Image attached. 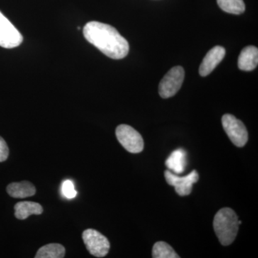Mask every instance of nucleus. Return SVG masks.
<instances>
[{"instance_id":"obj_18","label":"nucleus","mask_w":258,"mask_h":258,"mask_svg":"<svg viewBox=\"0 0 258 258\" xmlns=\"http://www.w3.org/2000/svg\"><path fill=\"white\" fill-rule=\"evenodd\" d=\"M9 156V148L4 139L0 137V162L6 161Z\"/></svg>"},{"instance_id":"obj_8","label":"nucleus","mask_w":258,"mask_h":258,"mask_svg":"<svg viewBox=\"0 0 258 258\" xmlns=\"http://www.w3.org/2000/svg\"><path fill=\"white\" fill-rule=\"evenodd\" d=\"M164 176L166 182L174 186L176 192L181 197L190 195L192 190L193 184L198 182L199 180V174L196 170L191 171L188 175L179 176L172 174L169 169L164 172Z\"/></svg>"},{"instance_id":"obj_2","label":"nucleus","mask_w":258,"mask_h":258,"mask_svg":"<svg viewBox=\"0 0 258 258\" xmlns=\"http://www.w3.org/2000/svg\"><path fill=\"white\" fill-rule=\"evenodd\" d=\"M238 218L230 208H222L214 218L213 227L220 243L230 245L235 240L239 230Z\"/></svg>"},{"instance_id":"obj_16","label":"nucleus","mask_w":258,"mask_h":258,"mask_svg":"<svg viewBox=\"0 0 258 258\" xmlns=\"http://www.w3.org/2000/svg\"><path fill=\"white\" fill-rule=\"evenodd\" d=\"M154 258H179L174 249L169 244L164 242H157L154 244L152 249Z\"/></svg>"},{"instance_id":"obj_14","label":"nucleus","mask_w":258,"mask_h":258,"mask_svg":"<svg viewBox=\"0 0 258 258\" xmlns=\"http://www.w3.org/2000/svg\"><path fill=\"white\" fill-rule=\"evenodd\" d=\"M66 249L62 244L51 243L40 247L35 258H62L64 257Z\"/></svg>"},{"instance_id":"obj_1","label":"nucleus","mask_w":258,"mask_h":258,"mask_svg":"<svg viewBox=\"0 0 258 258\" xmlns=\"http://www.w3.org/2000/svg\"><path fill=\"white\" fill-rule=\"evenodd\" d=\"M83 35L88 42L112 59L119 60L128 55V41L108 24L89 22L83 28Z\"/></svg>"},{"instance_id":"obj_7","label":"nucleus","mask_w":258,"mask_h":258,"mask_svg":"<svg viewBox=\"0 0 258 258\" xmlns=\"http://www.w3.org/2000/svg\"><path fill=\"white\" fill-rule=\"evenodd\" d=\"M23 37L18 29L0 12V46L14 48L23 42Z\"/></svg>"},{"instance_id":"obj_15","label":"nucleus","mask_w":258,"mask_h":258,"mask_svg":"<svg viewBox=\"0 0 258 258\" xmlns=\"http://www.w3.org/2000/svg\"><path fill=\"white\" fill-rule=\"evenodd\" d=\"M219 7L225 13L240 15L245 10L243 0H217Z\"/></svg>"},{"instance_id":"obj_17","label":"nucleus","mask_w":258,"mask_h":258,"mask_svg":"<svg viewBox=\"0 0 258 258\" xmlns=\"http://www.w3.org/2000/svg\"><path fill=\"white\" fill-rule=\"evenodd\" d=\"M62 192L67 199H74L77 195V191L75 189L74 184L71 180H66L62 183Z\"/></svg>"},{"instance_id":"obj_4","label":"nucleus","mask_w":258,"mask_h":258,"mask_svg":"<svg viewBox=\"0 0 258 258\" xmlns=\"http://www.w3.org/2000/svg\"><path fill=\"white\" fill-rule=\"evenodd\" d=\"M222 126L231 142L236 147H242L248 141V133L244 123L234 115L225 114L222 118Z\"/></svg>"},{"instance_id":"obj_9","label":"nucleus","mask_w":258,"mask_h":258,"mask_svg":"<svg viewBox=\"0 0 258 258\" xmlns=\"http://www.w3.org/2000/svg\"><path fill=\"white\" fill-rule=\"evenodd\" d=\"M225 53V49L222 46L214 47L209 51L206 56L204 57L203 62L200 64L199 70L200 76L206 77L209 74H211L214 69L223 60Z\"/></svg>"},{"instance_id":"obj_5","label":"nucleus","mask_w":258,"mask_h":258,"mask_svg":"<svg viewBox=\"0 0 258 258\" xmlns=\"http://www.w3.org/2000/svg\"><path fill=\"white\" fill-rule=\"evenodd\" d=\"M184 70L181 66H176L164 76L159 86L161 98H170L179 91L184 81Z\"/></svg>"},{"instance_id":"obj_11","label":"nucleus","mask_w":258,"mask_h":258,"mask_svg":"<svg viewBox=\"0 0 258 258\" xmlns=\"http://www.w3.org/2000/svg\"><path fill=\"white\" fill-rule=\"evenodd\" d=\"M8 195L13 198H26L33 196L36 193V188L28 181L11 183L7 186Z\"/></svg>"},{"instance_id":"obj_13","label":"nucleus","mask_w":258,"mask_h":258,"mask_svg":"<svg viewBox=\"0 0 258 258\" xmlns=\"http://www.w3.org/2000/svg\"><path fill=\"white\" fill-rule=\"evenodd\" d=\"M166 166L175 174L184 172L186 166V153L184 149H179L171 153L166 159Z\"/></svg>"},{"instance_id":"obj_10","label":"nucleus","mask_w":258,"mask_h":258,"mask_svg":"<svg viewBox=\"0 0 258 258\" xmlns=\"http://www.w3.org/2000/svg\"><path fill=\"white\" fill-rule=\"evenodd\" d=\"M238 68L242 71H251L257 68L258 49L254 46L244 47L238 57Z\"/></svg>"},{"instance_id":"obj_6","label":"nucleus","mask_w":258,"mask_h":258,"mask_svg":"<svg viewBox=\"0 0 258 258\" xmlns=\"http://www.w3.org/2000/svg\"><path fill=\"white\" fill-rule=\"evenodd\" d=\"M83 240L88 252L97 257H103L109 252L110 242L106 237L93 229H88L83 233Z\"/></svg>"},{"instance_id":"obj_12","label":"nucleus","mask_w":258,"mask_h":258,"mask_svg":"<svg viewBox=\"0 0 258 258\" xmlns=\"http://www.w3.org/2000/svg\"><path fill=\"white\" fill-rule=\"evenodd\" d=\"M42 207L34 202H20L15 206V215L18 220H25L32 215H41Z\"/></svg>"},{"instance_id":"obj_3","label":"nucleus","mask_w":258,"mask_h":258,"mask_svg":"<svg viewBox=\"0 0 258 258\" xmlns=\"http://www.w3.org/2000/svg\"><path fill=\"white\" fill-rule=\"evenodd\" d=\"M115 135L122 147L128 152L138 154L144 150V143L142 135L130 125H118L115 130Z\"/></svg>"}]
</instances>
